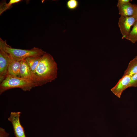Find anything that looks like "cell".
Returning a JSON list of instances; mask_svg holds the SVG:
<instances>
[{"instance_id":"6da1fadb","label":"cell","mask_w":137,"mask_h":137,"mask_svg":"<svg viewBox=\"0 0 137 137\" xmlns=\"http://www.w3.org/2000/svg\"><path fill=\"white\" fill-rule=\"evenodd\" d=\"M57 65L53 56L46 53L40 58L39 63L29 79L37 86L50 82L57 77Z\"/></svg>"},{"instance_id":"7a4b0ae2","label":"cell","mask_w":137,"mask_h":137,"mask_svg":"<svg viewBox=\"0 0 137 137\" xmlns=\"http://www.w3.org/2000/svg\"><path fill=\"white\" fill-rule=\"evenodd\" d=\"M0 49L4 50L16 61H21L30 57H41L46 53L41 48L35 47L30 49L13 48L7 43L6 40L1 38Z\"/></svg>"},{"instance_id":"3957f363","label":"cell","mask_w":137,"mask_h":137,"mask_svg":"<svg viewBox=\"0 0 137 137\" xmlns=\"http://www.w3.org/2000/svg\"><path fill=\"white\" fill-rule=\"evenodd\" d=\"M36 84L30 79L8 75L0 83V94L7 90L19 88L24 91H30Z\"/></svg>"},{"instance_id":"277c9868","label":"cell","mask_w":137,"mask_h":137,"mask_svg":"<svg viewBox=\"0 0 137 137\" xmlns=\"http://www.w3.org/2000/svg\"><path fill=\"white\" fill-rule=\"evenodd\" d=\"M136 20L133 16H121L119 18L118 25L122 39L125 38L129 35L131 28Z\"/></svg>"},{"instance_id":"5b68a950","label":"cell","mask_w":137,"mask_h":137,"mask_svg":"<svg viewBox=\"0 0 137 137\" xmlns=\"http://www.w3.org/2000/svg\"><path fill=\"white\" fill-rule=\"evenodd\" d=\"M20 112H11L8 120L11 123L16 137H26L23 128L21 124Z\"/></svg>"},{"instance_id":"8992f818","label":"cell","mask_w":137,"mask_h":137,"mask_svg":"<svg viewBox=\"0 0 137 137\" xmlns=\"http://www.w3.org/2000/svg\"><path fill=\"white\" fill-rule=\"evenodd\" d=\"M12 60V58L7 53L0 49V83L7 76V69Z\"/></svg>"},{"instance_id":"52a82bcc","label":"cell","mask_w":137,"mask_h":137,"mask_svg":"<svg viewBox=\"0 0 137 137\" xmlns=\"http://www.w3.org/2000/svg\"><path fill=\"white\" fill-rule=\"evenodd\" d=\"M132 76H123L116 84L111 89V91L118 98H120L123 92L129 88Z\"/></svg>"},{"instance_id":"ba28073f","label":"cell","mask_w":137,"mask_h":137,"mask_svg":"<svg viewBox=\"0 0 137 137\" xmlns=\"http://www.w3.org/2000/svg\"><path fill=\"white\" fill-rule=\"evenodd\" d=\"M117 7L119 10V14L123 16H133L134 12L133 4L130 2L122 3L118 1Z\"/></svg>"},{"instance_id":"9c48e42d","label":"cell","mask_w":137,"mask_h":137,"mask_svg":"<svg viewBox=\"0 0 137 137\" xmlns=\"http://www.w3.org/2000/svg\"><path fill=\"white\" fill-rule=\"evenodd\" d=\"M21 61H16L12 59L7 69V76L20 77L19 70Z\"/></svg>"},{"instance_id":"30bf717a","label":"cell","mask_w":137,"mask_h":137,"mask_svg":"<svg viewBox=\"0 0 137 137\" xmlns=\"http://www.w3.org/2000/svg\"><path fill=\"white\" fill-rule=\"evenodd\" d=\"M31 73V71L25 59L21 60L19 70L20 77L22 78L29 79Z\"/></svg>"},{"instance_id":"8fae6325","label":"cell","mask_w":137,"mask_h":137,"mask_svg":"<svg viewBox=\"0 0 137 137\" xmlns=\"http://www.w3.org/2000/svg\"><path fill=\"white\" fill-rule=\"evenodd\" d=\"M137 73V56L131 61L128 64L127 69L124 72L123 76H132Z\"/></svg>"},{"instance_id":"7c38bea8","label":"cell","mask_w":137,"mask_h":137,"mask_svg":"<svg viewBox=\"0 0 137 137\" xmlns=\"http://www.w3.org/2000/svg\"><path fill=\"white\" fill-rule=\"evenodd\" d=\"M41 57H30L25 59V61L29 67L31 73L34 72L38 66Z\"/></svg>"},{"instance_id":"4fadbf2b","label":"cell","mask_w":137,"mask_h":137,"mask_svg":"<svg viewBox=\"0 0 137 137\" xmlns=\"http://www.w3.org/2000/svg\"><path fill=\"white\" fill-rule=\"evenodd\" d=\"M21 1V0H10L8 3H6L5 0L1 1L0 4V15L7 10L11 8L13 4Z\"/></svg>"},{"instance_id":"5bb4252c","label":"cell","mask_w":137,"mask_h":137,"mask_svg":"<svg viewBox=\"0 0 137 137\" xmlns=\"http://www.w3.org/2000/svg\"><path fill=\"white\" fill-rule=\"evenodd\" d=\"M132 26L129 35L125 39L134 43L137 41V21L135 22Z\"/></svg>"},{"instance_id":"9a60e30c","label":"cell","mask_w":137,"mask_h":137,"mask_svg":"<svg viewBox=\"0 0 137 137\" xmlns=\"http://www.w3.org/2000/svg\"><path fill=\"white\" fill-rule=\"evenodd\" d=\"M79 4V2L77 0H69L67 2L66 6L68 9L74 10L77 8Z\"/></svg>"},{"instance_id":"2e32d148","label":"cell","mask_w":137,"mask_h":137,"mask_svg":"<svg viewBox=\"0 0 137 137\" xmlns=\"http://www.w3.org/2000/svg\"><path fill=\"white\" fill-rule=\"evenodd\" d=\"M131 87H137V73L131 76L129 88Z\"/></svg>"},{"instance_id":"e0dca14e","label":"cell","mask_w":137,"mask_h":137,"mask_svg":"<svg viewBox=\"0 0 137 137\" xmlns=\"http://www.w3.org/2000/svg\"><path fill=\"white\" fill-rule=\"evenodd\" d=\"M134 7V12L133 16L137 21V5L133 4Z\"/></svg>"},{"instance_id":"ac0fdd59","label":"cell","mask_w":137,"mask_h":137,"mask_svg":"<svg viewBox=\"0 0 137 137\" xmlns=\"http://www.w3.org/2000/svg\"><path fill=\"white\" fill-rule=\"evenodd\" d=\"M121 3H126L130 2V0H118Z\"/></svg>"}]
</instances>
